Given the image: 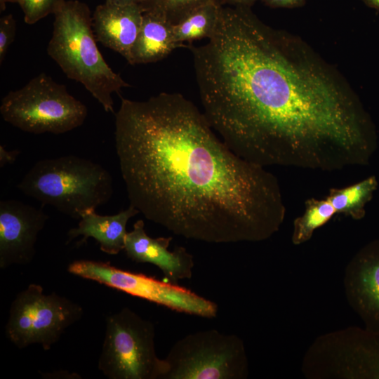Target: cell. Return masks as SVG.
<instances>
[{"mask_svg":"<svg viewBox=\"0 0 379 379\" xmlns=\"http://www.w3.org/2000/svg\"><path fill=\"white\" fill-rule=\"evenodd\" d=\"M221 6L216 1L206 3L196 8L173 25L175 42L180 47H187L185 42L191 44L195 40L208 39L216 29Z\"/></svg>","mask_w":379,"mask_h":379,"instance_id":"17","label":"cell"},{"mask_svg":"<svg viewBox=\"0 0 379 379\" xmlns=\"http://www.w3.org/2000/svg\"><path fill=\"white\" fill-rule=\"evenodd\" d=\"M165 360L168 369L164 379H244L248 375L243 340L215 329L178 340Z\"/></svg>","mask_w":379,"mask_h":379,"instance_id":"7","label":"cell"},{"mask_svg":"<svg viewBox=\"0 0 379 379\" xmlns=\"http://www.w3.org/2000/svg\"><path fill=\"white\" fill-rule=\"evenodd\" d=\"M155 328L128 307L111 314L98 369L109 379H164L168 366L155 348Z\"/></svg>","mask_w":379,"mask_h":379,"instance_id":"6","label":"cell"},{"mask_svg":"<svg viewBox=\"0 0 379 379\" xmlns=\"http://www.w3.org/2000/svg\"><path fill=\"white\" fill-rule=\"evenodd\" d=\"M272 8H295L304 4L305 0H260Z\"/></svg>","mask_w":379,"mask_h":379,"instance_id":"23","label":"cell"},{"mask_svg":"<svg viewBox=\"0 0 379 379\" xmlns=\"http://www.w3.org/2000/svg\"><path fill=\"white\" fill-rule=\"evenodd\" d=\"M105 2L117 4V5H141L143 2V0H105Z\"/></svg>","mask_w":379,"mask_h":379,"instance_id":"26","label":"cell"},{"mask_svg":"<svg viewBox=\"0 0 379 379\" xmlns=\"http://www.w3.org/2000/svg\"><path fill=\"white\" fill-rule=\"evenodd\" d=\"M250 8L222 6L208 42L187 46L211 128L236 154L266 168L368 165L378 138L358 98L300 41Z\"/></svg>","mask_w":379,"mask_h":379,"instance_id":"1","label":"cell"},{"mask_svg":"<svg viewBox=\"0 0 379 379\" xmlns=\"http://www.w3.org/2000/svg\"><path fill=\"white\" fill-rule=\"evenodd\" d=\"M172 237L152 238L142 220H138L127 232L124 251L128 258L138 263L156 265L169 282L177 284L192 276L194 257L182 246L168 250Z\"/></svg>","mask_w":379,"mask_h":379,"instance_id":"13","label":"cell"},{"mask_svg":"<svg viewBox=\"0 0 379 379\" xmlns=\"http://www.w3.org/2000/svg\"><path fill=\"white\" fill-rule=\"evenodd\" d=\"M138 213L131 205L112 215H100L95 209L88 210L81 215L78 226L68 231L67 244L79 236L83 237L81 243L91 237L100 244L102 252L117 255L124 250L128 221Z\"/></svg>","mask_w":379,"mask_h":379,"instance_id":"15","label":"cell"},{"mask_svg":"<svg viewBox=\"0 0 379 379\" xmlns=\"http://www.w3.org/2000/svg\"><path fill=\"white\" fill-rule=\"evenodd\" d=\"M378 186L376 177L371 175L345 187L331 188L326 198L337 214L359 220L365 216L366 206L372 199Z\"/></svg>","mask_w":379,"mask_h":379,"instance_id":"18","label":"cell"},{"mask_svg":"<svg viewBox=\"0 0 379 379\" xmlns=\"http://www.w3.org/2000/svg\"><path fill=\"white\" fill-rule=\"evenodd\" d=\"M65 0H0L1 11L6 8L7 2L18 3L24 13L25 22L32 25L54 13Z\"/></svg>","mask_w":379,"mask_h":379,"instance_id":"21","label":"cell"},{"mask_svg":"<svg viewBox=\"0 0 379 379\" xmlns=\"http://www.w3.org/2000/svg\"><path fill=\"white\" fill-rule=\"evenodd\" d=\"M257 0H218L220 5L241 6L251 7Z\"/></svg>","mask_w":379,"mask_h":379,"instance_id":"25","label":"cell"},{"mask_svg":"<svg viewBox=\"0 0 379 379\" xmlns=\"http://www.w3.org/2000/svg\"><path fill=\"white\" fill-rule=\"evenodd\" d=\"M324 360L333 378L379 379V332L357 326L331 332Z\"/></svg>","mask_w":379,"mask_h":379,"instance_id":"10","label":"cell"},{"mask_svg":"<svg viewBox=\"0 0 379 379\" xmlns=\"http://www.w3.org/2000/svg\"><path fill=\"white\" fill-rule=\"evenodd\" d=\"M335 214V209L326 197L307 199L303 213L293 220L292 244L298 246L310 241L315 230L326 225Z\"/></svg>","mask_w":379,"mask_h":379,"instance_id":"19","label":"cell"},{"mask_svg":"<svg viewBox=\"0 0 379 379\" xmlns=\"http://www.w3.org/2000/svg\"><path fill=\"white\" fill-rule=\"evenodd\" d=\"M367 6L379 11V0H362Z\"/></svg>","mask_w":379,"mask_h":379,"instance_id":"27","label":"cell"},{"mask_svg":"<svg viewBox=\"0 0 379 379\" xmlns=\"http://www.w3.org/2000/svg\"><path fill=\"white\" fill-rule=\"evenodd\" d=\"M48 55L67 77L83 84L107 112L114 113L112 93L129 87L106 62L97 46L91 11L77 0L65 1L54 13Z\"/></svg>","mask_w":379,"mask_h":379,"instance_id":"3","label":"cell"},{"mask_svg":"<svg viewBox=\"0 0 379 379\" xmlns=\"http://www.w3.org/2000/svg\"><path fill=\"white\" fill-rule=\"evenodd\" d=\"M67 270L74 275L178 312L208 319L218 314V307L215 302L190 290L144 274L126 271L107 262L79 260L70 263Z\"/></svg>","mask_w":379,"mask_h":379,"instance_id":"9","label":"cell"},{"mask_svg":"<svg viewBox=\"0 0 379 379\" xmlns=\"http://www.w3.org/2000/svg\"><path fill=\"white\" fill-rule=\"evenodd\" d=\"M218 0H143V11H153L164 16L172 24L180 21L196 8Z\"/></svg>","mask_w":379,"mask_h":379,"instance_id":"20","label":"cell"},{"mask_svg":"<svg viewBox=\"0 0 379 379\" xmlns=\"http://www.w3.org/2000/svg\"><path fill=\"white\" fill-rule=\"evenodd\" d=\"M81 305L41 286L29 284L11 303L6 325L8 339L19 349L39 344L48 350L83 316Z\"/></svg>","mask_w":379,"mask_h":379,"instance_id":"8","label":"cell"},{"mask_svg":"<svg viewBox=\"0 0 379 379\" xmlns=\"http://www.w3.org/2000/svg\"><path fill=\"white\" fill-rule=\"evenodd\" d=\"M140 5H117L107 2L98 6L93 14V28L97 41L121 55L133 65V49L142 24Z\"/></svg>","mask_w":379,"mask_h":379,"instance_id":"14","label":"cell"},{"mask_svg":"<svg viewBox=\"0 0 379 379\" xmlns=\"http://www.w3.org/2000/svg\"><path fill=\"white\" fill-rule=\"evenodd\" d=\"M343 284L348 304L364 328L379 332V239L367 243L350 260Z\"/></svg>","mask_w":379,"mask_h":379,"instance_id":"12","label":"cell"},{"mask_svg":"<svg viewBox=\"0 0 379 379\" xmlns=\"http://www.w3.org/2000/svg\"><path fill=\"white\" fill-rule=\"evenodd\" d=\"M18 187L74 219L106 204L113 194L110 173L100 164L75 155L36 162Z\"/></svg>","mask_w":379,"mask_h":379,"instance_id":"4","label":"cell"},{"mask_svg":"<svg viewBox=\"0 0 379 379\" xmlns=\"http://www.w3.org/2000/svg\"><path fill=\"white\" fill-rule=\"evenodd\" d=\"M0 113L5 121L25 132L61 134L81 126L86 106L45 73L32 78L1 100Z\"/></svg>","mask_w":379,"mask_h":379,"instance_id":"5","label":"cell"},{"mask_svg":"<svg viewBox=\"0 0 379 379\" xmlns=\"http://www.w3.org/2000/svg\"><path fill=\"white\" fill-rule=\"evenodd\" d=\"M121 98L114 143L130 205L173 234L211 244L259 242L281 228L277 177L232 152L178 93Z\"/></svg>","mask_w":379,"mask_h":379,"instance_id":"2","label":"cell"},{"mask_svg":"<svg viewBox=\"0 0 379 379\" xmlns=\"http://www.w3.org/2000/svg\"><path fill=\"white\" fill-rule=\"evenodd\" d=\"M15 20L11 14L0 19V63L2 64L15 35Z\"/></svg>","mask_w":379,"mask_h":379,"instance_id":"22","label":"cell"},{"mask_svg":"<svg viewBox=\"0 0 379 379\" xmlns=\"http://www.w3.org/2000/svg\"><path fill=\"white\" fill-rule=\"evenodd\" d=\"M173 24L162 15L143 11L141 27L133 49V65L159 61L175 48Z\"/></svg>","mask_w":379,"mask_h":379,"instance_id":"16","label":"cell"},{"mask_svg":"<svg viewBox=\"0 0 379 379\" xmlns=\"http://www.w3.org/2000/svg\"><path fill=\"white\" fill-rule=\"evenodd\" d=\"M20 151L18 149L7 150L3 145L0 146V166L2 168L6 164H11L15 161Z\"/></svg>","mask_w":379,"mask_h":379,"instance_id":"24","label":"cell"},{"mask_svg":"<svg viewBox=\"0 0 379 379\" xmlns=\"http://www.w3.org/2000/svg\"><path fill=\"white\" fill-rule=\"evenodd\" d=\"M48 216L18 200L0 201V268L29 263L35 244Z\"/></svg>","mask_w":379,"mask_h":379,"instance_id":"11","label":"cell"}]
</instances>
